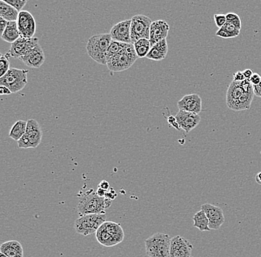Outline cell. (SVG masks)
I'll return each instance as SVG.
<instances>
[{
    "label": "cell",
    "instance_id": "cell-33",
    "mask_svg": "<svg viewBox=\"0 0 261 257\" xmlns=\"http://www.w3.org/2000/svg\"><path fill=\"white\" fill-rule=\"evenodd\" d=\"M167 120L168 123H169L173 128H176L177 130H181L180 125H179L175 116L174 117L172 116V115H170V116L168 117Z\"/></svg>",
    "mask_w": 261,
    "mask_h": 257
},
{
    "label": "cell",
    "instance_id": "cell-2",
    "mask_svg": "<svg viewBox=\"0 0 261 257\" xmlns=\"http://www.w3.org/2000/svg\"><path fill=\"white\" fill-rule=\"evenodd\" d=\"M111 41L110 34H100L91 37L86 46L89 57L98 63L105 65L107 62V51Z\"/></svg>",
    "mask_w": 261,
    "mask_h": 257
},
{
    "label": "cell",
    "instance_id": "cell-34",
    "mask_svg": "<svg viewBox=\"0 0 261 257\" xmlns=\"http://www.w3.org/2000/svg\"><path fill=\"white\" fill-rule=\"evenodd\" d=\"M249 80H250L251 84H252L253 86H256V85L260 83L261 81V76L258 73H254Z\"/></svg>",
    "mask_w": 261,
    "mask_h": 257
},
{
    "label": "cell",
    "instance_id": "cell-38",
    "mask_svg": "<svg viewBox=\"0 0 261 257\" xmlns=\"http://www.w3.org/2000/svg\"><path fill=\"white\" fill-rule=\"evenodd\" d=\"M8 21L4 20V19L0 17V30H1V34L3 35L4 30H6V26L8 25Z\"/></svg>",
    "mask_w": 261,
    "mask_h": 257
},
{
    "label": "cell",
    "instance_id": "cell-10",
    "mask_svg": "<svg viewBox=\"0 0 261 257\" xmlns=\"http://www.w3.org/2000/svg\"><path fill=\"white\" fill-rule=\"evenodd\" d=\"M131 38L132 43L140 39L150 40L152 20L145 15H135L131 19Z\"/></svg>",
    "mask_w": 261,
    "mask_h": 257
},
{
    "label": "cell",
    "instance_id": "cell-15",
    "mask_svg": "<svg viewBox=\"0 0 261 257\" xmlns=\"http://www.w3.org/2000/svg\"><path fill=\"white\" fill-rule=\"evenodd\" d=\"M131 20H126L118 22L110 29V35L112 40L124 43H132L131 38Z\"/></svg>",
    "mask_w": 261,
    "mask_h": 257
},
{
    "label": "cell",
    "instance_id": "cell-12",
    "mask_svg": "<svg viewBox=\"0 0 261 257\" xmlns=\"http://www.w3.org/2000/svg\"><path fill=\"white\" fill-rule=\"evenodd\" d=\"M39 43L38 38H25L20 37L11 44L9 49V54L11 57L20 59L23 57L28 51L36 46Z\"/></svg>",
    "mask_w": 261,
    "mask_h": 257
},
{
    "label": "cell",
    "instance_id": "cell-5",
    "mask_svg": "<svg viewBox=\"0 0 261 257\" xmlns=\"http://www.w3.org/2000/svg\"><path fill=\"white\" fill-rule=\"evenodd\" d=\"M137 55L133 43H128L118 54L107 59L106 65L111 72H120L129 70L137 61Z\"/></svg>",
    "mask_w": 261,
    "mask_h": 257
},
{
    "label": "cell",
    "instance_id": "cell-28",
    "mask_svg": "<svg viewBox=\"0 0 261 257\" xmlns=\"http://www.w3.org/2000/svg\"><path fill=\"white\" fill-rule=\"evenodd\" d=\"M128 43H121V42L115 41L112 40L110 43L108 51H107V59L118 54L122 49L126 47Z\"/></svg>",
    "mask_w": 261,
    "mask_h": 257
},
{
    "label": "cell",
    "instance_id": "cell-31",
    "mask_svg": "<svg viewBox=\"0 0 261 257\" xmlns=\"http://www.w3.org/2000/svg\"><path fill=\"white\" fill-rule=\"evenodd\" d=\"M1 1L5 2L7 4L15 8L17 10L21 11L23 9L24 6L26 5L28 0H1Z\"/></svg>",
    "mask_w": 261,
    "mask_h": 257
},
{
    "label": "cell",
    "instance_id": "cell-41",
    "mask_svg": "<svg viewBox=\"0 0 261 257\" xmlns=\"http://www.w3.org/2000/svg\"><path fill=\"white\" fill-rule=\"evenodd\" d=\"M243 75H244L245 78L248 80H250L251 77L252 76L253 74H254V72H253L252 70H250V69L243 70Z\"/></svg>",
    "mask_w": 261,
    "mask_h": 257
},
{
    "label": "cell",
    "instance_id": "cell-1",
    "mask_svg": "<svg viewBox=\"0 0 261 257\" xmlns=\"http://www.w3.org/2000/svg\"><path fill=\"white\" fill-rule=\"evenodd\" d=\"M254 93L250 80H232L227 92V107L233 111H244L250 109Z\"/></svg>",
    "mask_w": 261,
    "mask_h": 257
},
{
    "label": "cell",
    "instance_id": "cell-7",
    "mask_svg": "<svg viewBox=\"0 0 261 257\" xmlns=\"http://www.w3.org/2000/svg\"><path fill=\"white\" fill-rule=\"evenodd\" d=\"M105 213L83 215L75 221V231L84 237L96 234L97 230L105 222Z\"/></svg>",
    "mask_w": 261,
    "mask_h": 257
},
{
    "label": "cell",
    "instance_id": "cell-42",
    "mask_svg": "<svg viewBox=\"0 0 261 257\" xmlns=\"http://www.w3.org/2000/svg\"><path fill=\"white\" fill-rule=\"evenodd\" d=\"M97 195L100 196L101 197H105L106 195L107 191L105 189H102V188L98 187L97 190Z\"/></svg>",
    "mask_w": 261,
    "mask_h": 257
},
{
    "label": "cell",
    "instance_id": "cell-21",
    "mask_svg": "<svg viewBox=\"0 0 261 257\" xmlns=\"http://www.w3.org/2000/svg\"><path fill=\"white\" fill-rule=\"evenodd\" d=\"M0 252L8 257H23V247L18 241H9L0 246Z\"/></svg>",
    "mask_w": 261,
    "mask_h": 257
},
{
    "label": "cell",
    "instance_id": "cell-14",
    "mask_svg": "<svg viewBox=\"0 0 261 257\" xmlns=\"http://www.w3.org/2000/svg\"><path fill=\"white\" fill-rule=\"evenodd\" d=\"M201 210L205 212L206 216L209 218V228L211 230L220 229L225 221L222 209L211 204L206 203L202 205Z\"/></svg>",
    "mask_w": 261,
    "mask_h": 257
},
{
    "label": "cell",
    "instance_id": "cell-29",
    "mask_svg": "<svg viewBox=\"0 0 261 257\" xmlns=\"http://www.w3.org/2000/svg\"><path fill=\"white\" fill-rule=\"evenodd\" d=\"M11 55L9 53L5 54V55H1L0 58V78L4 76L9 70H10V58Z\"/></svg>",
    "mask_w": 261,
    "mask_h": 257
},
{
    "label": "cell",
    "instance_id": "cell-4",
    "mask_svg": "<svg viewBox=\"0 0 261 257\" xmlns=\"http://www.w3.org/2000/svg\"><path fill=\"white\" fill-rule=\"evenodd\" d=\"M78 211L80 214H97L105 213V210L108 208L105 197H101L94 192L93 189L83 192L80 197L78 204Z\"/></svg>",
    "mask_w": 261,
    "mask_h": 257
},
{
    "label": "cell",
    "instance_id": "cell-25",
    "mask_svg": "<svg viewBox=\"0 0 261 257\" xmlns=\"http://www.w3.org/2000/svg\"><path fill=\"white\" fill-rule=\"evenodd\" d=\"M241 33V30L237 28L235 25L227 22L222 28H219L217 30L216 35L220 38H223V39H231V38H237L239 36Z\"/></svg>",
    "mask_w": 261,
    "mask_h": 257
},
{
    "label": "cell",
    "instance_id": "cell-40",
    "mask_svg": "<svg viewBox=\"0 0 261 257\" xmlns=\"http://www.w3.org/2000/svg\"><path fill=\"white\" fill-rule=\"evenodd\" d=\"M98 187L102 188V189H105V190H109L110 185L109 183L107 181H102L99 184Z\"/></svg>",
    "mask_w": 261,
    "mask_h": 257
},
{
    "label": "cell",
    "instance_id": "cell-36",
    "mask_svg": "<svg viewBox=\"0 0 261 257\" xmlns=\"http://www.w3.org/2000/svg\"><path fill=\"white\" fill-rule=\"evenodd\" d=\"M117 194L114 189H109V190L107 191L106 195H105V198L110 199V200H114L117 197Z\"/></svg>",
    "mask_w": 261,
    "mask_h": 257
},
{
    "label": "cell",
    "instance_id": "cell-44",
    "mask_svg": "<svg viewBox=\"0 0 261 257\" xmlns=\"http://www.w3.org/2000/svg\"><path fill=\"white\" fill-rule=\"evenodd\" d=\"M0 257H8V256H6V255H5L4 253H1V252H0Z\"/></svg>",
    "mask_w": 261,
    "mask_h": 257
},
{
    "label": "cell",
    "instance_id": "cell-13",
    "mask_svg": "<svg viewBox=\"0 0 261 257\" xmlns=\"http://www.w3.org/2000/svg\"><path fill=\"white\" fill-rule=\"evenodd\" d=\"M193 245L180 236L171 238L169 257H191Z\"/></svg>",
    "mask_w": 261,
    "mask_h": 257
},
{
    "label": "cell",
    "instance_id": "cell-26",
    "mask_svg": "<svg viewBox=\"0 0 261 257\" xmlns=\"http://www.w3.org/2000/svg\"><path fill=\"white\" fill-rule=\"evenodd\" d=\"M27 125H28V121H25V120H20L16 122L11 128L9 137L14 139V141H20L21 138L25 135V132H26Z\"/></svg>",
    "mask_w": 261,
    "mask_h": 257
},
{
    "label": "cell",
    "instance_id": "cell-24",
    "mask_svg": "<svg viewBox=\"0 0 261 257\" xmlns=\"http://www.w3.org/2000/svg\"><path fill=\"white\" fill-rule=\"evenodd\" d=\"M192 220L194 221L193 226L198 228L201 231H209L211 228H209V218L206 216V213L203 210H200L194 215Z\"/></svg>",
    "mask_w": 261,
    "mask_h": 257
},
{
    "label": "cell",
    "instance_id": "cell-32",
    "mask_svg": "<svg viewBox=\"0 0 261 257\" xmlns=\"http://www.w3.org/2000/svg\"><path fill=\"white\" fill-rule=\"evenodd\" d=\"M214 20L219 28H222L227 22V16L225 14H214Z\"/></svg>",
    "mask_w": 261,
    "mask_h": 257
},
{
    "label": "cell",
    "instance_id": "cell-18",
    "mask_svg": "<svg viewBox=\"0 0 261 257\" xmlns=\"http://www.w3.org/2000/svg\"><path fill=\"white\" fill-rule=\"evenodd\" d=\"M179 110L199 114L202 111V99L199 94H187L177 102Z\"/></svg>",
    "mask_w": 261,
    "mask_h": 257
},
{
    "label": "cell",
    "instance_id": "cell-20",
    "mask_svg": "<svg viewBox=\"0 0 261 257\" xmlns=\"http://www.w3.org/2000/svg\"><path fill=\"white\" fill-rule=\"evenodd\" d=\"M168 51H169V47H168L167 40H163L152 46L146 57L152 60L161 61L166 58Z\"/></svg>",
    "mask_w": 261,
    "mask_h": 257
},
{
    "label": "cell",
    "instance_id": "cell-35",
    "mask_svg": "<svg viewBox=\"0 0 261 257\" xmlns=\"http://www.w3.org/2000/svg\"><path fill=\"white\" fill-rule=\"evenodd\" d=\"M246 79L244 77V75H243V71H238L236 73L234 74L233 75V80L235 81H243Z\"/></svg>",
    "mask_w": 261,
    "mask_h": 257
},
{
    "label": "cell",
    "instance_id": "cell-39",
    "mask_svg": "<svg viewBox=\"0 0 261 257\" xmlns=\"http://www.w3.org/2000/svg\"><path fill=\"white\" fill-rule=\"evenodd\" d=\"M0 94L2 95H5V94H12L10 89L9 88L6 87L4 86H0Z\"/></svg>",
    "mask_w": 261,
    "mask_h": 257
},
{
    "label": "cell",
    "instance_id": "cell-30",
    "mask_svg": "<svg viewBox=\"0 0 261 257\" xmlns=\"http://www.w3.org/2000/svg\"><path fill=\"white\" fill-rule=\"evenodd\" d=\"M226 16H227V22H230V23L235 25L238 29H241V20L238 14H235V13L230 12L226 14Z\"/></svg>",
    "mask_w": 261,
    "mask_h": 257
},
{
    "label": "cell",
    "instance_id": "cell-3",
    "mask_svg": "<svg viewBox=\"0 0 261 257\" xmlns=\"http://www.w3.org/2000/svg\"><path fill=\"white\" fill-rule=\"evenodd\" d=\"M124 237V231L121 224L113 221H105L96 232L99 243L107 247L121 243Z\"/></svg>",
    "mask_w": 261,
    "mask_h": 257
},
{
    "label": "cell",
    "instance_id": "cell-37",
    "mask_svg": "<svg viewBox=\"0 0 261 257\" xmlns=\"http://www.w3.org/2000/svg\"><path fill=\"white\" fill-rule=\"evenodd\" d=\"M253 88H254V95L261 98V81L259 84L253 86Z\"/></svg>",
    "mask_w": 261,
    "mask_h": 257
},
{
    "label": "cell",
    "instance_id": "cell-22",
    "mask_svg": "<svg viewBox=\"0 0 261 257\" xmlns=\"http://www.w3.org/2000/svg\"><path fill=\"white\" fill-rule=\"evenodd\" d=\"M21 37L20 30L18 29L17 21H11L8 22L6 30L2 35V39L7 43H11L18 40Z\"/></svg>",
    "mask_w": 261,
    "mask_h": 257
},
{
    "label": "cell",
    "instance_id": "cell-19",
    "mask_svg": "<svg viewBox=\"0 0 261 257\" xmlns=\"http://www.w3.org/2000/svg\"><path fill=\"white\" fill-rule=\"evenodd\" d=\"M169 24L163 20H157L152 22L150 28V42L152 46L161 40L166 39L169 35Z\"/></svg>",
    "mask_w": 261,
    "mask_h": 257
},
{
    "label": "cell",
    "instance_id": "cell-23",
    "mask_svg": "<svg viewBox=\"0 0 261 257\" xmlns=\"http://www.w3.org/2000/svg\"><path fill=\"white\" fill-rule=\"evenodd\" d=\"M19 14L20 11L17 10L15 8L0 0V17L7 20L8 22L17 21Z\"/></svg>",
    "mask_w": 261,
    "mask_h": 257
},
{
    "label": "cell",
    "instance_id": "cell-27",
    "mask_svg": "<svg viewBox=\"0 0 261 257\" xmlns=\"http://www.w3.org/2000/svg\"><path fill=\"white\" fill-rule=\"evenodd\" d=\"M133 44L138 58L146 57L152 48L151 42L148 39H140Z\"/></svg>",
    "mask_w": 261,
    "mask_h": 257
},
{
    "label": "cell",
    "instance_id": "cell-6",
    "mask_svg": "<svg viewBox=\"0 0 261 257\" xmlns=\"http://www.w3.org/2000/svg\"><path fill=\"white\" fill-rule=\"evenodd\" d=\"M171 238L168 234L157 233L145 239V251L150 257H169Z\"/></svg>",
    "mask_w": 261,
    "mask_h": 257
},
{
    "label": "cell",
    "instance_id": "cell-43",
    "mask_svg": "<svg viewBox=\"0 0 261 257\" xmlns=\"http://www.w3.org/2000/svg\"><path fill=\"white\" fill-rule=\"evenodd\" d=\"M255 181L258 184H260L261 185V172L260 173H257L255 176Z\"/></svg>",
    "mask_w": 261,
    "mask_h": 257
},
{
    "label": "cell",
    "instance_id": "cell-11",
    "mask_svg": "<svg viewBox=\"0 0 261 257\" xmlns=\"http://www.w3.org/2000/svg\"><path fill=\"white\" fill-rule=\"evenodd\" d=\"M17 22L21 37L25 38H33L36 32V25L33 15L29 11H20Z\"/></svg>",
    "mask_w": 261,
    "mask_h": 257
},
{
    "label": "cell",
    "instance_id": "cell-17",
    "mask_svg": "<svg viewBox=\"0 0 261 257\" xmlns=\"http://www.w3.org/2000/svg\"><path fill=\"white\" fill-rule=\"evenodd\" d=\"M20 59L27 67L32 69H38L40 68L44 63L46 57H45L43 48L41 47L40 43H38L35 47L30 49Z\"/></svg>",
    "mask_w": 261,
    "mask_h": 257
},
{
    "label": "cell",
    "instance_id": "cell-9",
    "mask_svg": "<svg viewBox=\"0 0 261 257\" xmlns=\"http://www.w3.org/2000/svg\"><path fill=\"white\" fill-rule=\"evenodd\" d=\"M43 139V131L39 123L34 119L28 120L25 135L17 141L19 148H36L41 144Z\"/></svg>",
    "mask_w": 261,
    "mask_h": 257
},
{
    "label": "cell",
    "instance_id": "cell-16",
    "mask_svg": "<svg viewBox=\"0 0 261 257\" xmlns=\"http://www.w3.org/2000/svg\"><path fill=\"white\" fill-rule=\"evenodd\" d=\"M181 130L189 133L199 125L201 118L199 114L192 113L187 111L179 110L175 115Z\"/></svg>",
    "mask_w": 261,
    "mask_h": 257
},
{
    "label": "cell",
    "instance_id": "cell-8",
    "mask_svg": "<svg viewBox=\"0 0 261 257\" xmlns=\"http://www.w3.org/2000/svg\"><path fill=\"white\" fill-rule=\"evenodd\" d=\"M28 70L11 68L0 78V86H6L12 93H17L24 89L28 83Z\"/></svg>",
    "mask_w": 261,
    "mask_h": 257
}]
</instances>
